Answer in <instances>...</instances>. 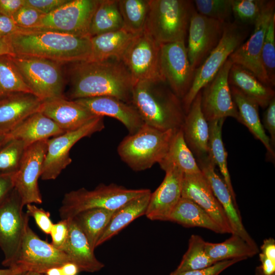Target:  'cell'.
<instances>
[{
  "label": "cell",
  "instance_id": "obj_1",
  "mask_svg": "<svg viewBox=\"0 0 275 275\" xmlns=\"http://www.w3.org/2000/svg\"><path fill=\"white\" fill-rule=\"evenodd\" d=\"M70 64L67 99L112 96L131 103L134 82L121 60L111 59Z\"/></svg>",
  "mask_w": 275,
  "mask_h": 275
},
{
  "label": "cell",
  "instance_id": "obj_2",
  "mask_svg": "<svg viewBox=\"0 0 275 275\" xmlns=\"http://www.w3.org/2000/svg\"><path fill=\"white\" fill-rule=\"evenodd\" d=\"M90 37L44 30H20L8 36L13 56L46 59L61 64L88 61Z\"/></svg>",
  "mask_w": 275,
  "mask_h": 275
},
{
  "label": "cell",
  "instance_id": "obj_3",
  "mask_svg": "<svg viewBox=\"0 0 275 275\" xmlns=\"http://www.w3.org/2000/svg\"><path fill=\"white\" fill-rule=\"evenodd\" d=\"M131 104L146 124L164 131L182 128L186 114L181 100L166 82L146 80L135 83Z\"/></svg>",
  "mask_w": 275,
  "mask_h": 275
},
{
  "label": "cell",
  "instance_id": "obj_4",
  "mask_svg": "<svg viewBox=\"0 0 275 275\" xmlns=\"http://www.w3.org/2000/svg\"><path fill=\"white\" fill-rule=\"evenodd\" d=\"M177 131L161 130L144 124L122 140L117 147L118 153L133 171L147 170L163 159Z\"/></svg>",
  "mask_w": 275,
  "mask_h": 275
},
{
  "label": "cell",
  "instance_id": "obj_5",
  "mask_svg": "<svg viewBox=\"0 0 275 275\" xmlns=\"http://www.w3.org/2000/svg\"><path fill=\"white\" fill-rule=\"evenodd\" d=\"M145 30L160 44L185 41L196 10L192 1L149 0Z\"/></svg>",
  "mask_w": 275,
  "mask_h": 275
},
{
  "label": "cell",
  "instance_id": "obj_6",
  "mask_svg": "<svg viewBox=\"0 0 275 275\" xmlns=\"http://www.w3.org/2000/svg\"><path fill=\"white\" fill-rule=\"evenodd\" d=\"M150 191L149 189H128L115 183L100 184L92 190L82 187L64 195L59 215L61 219H68L80 212L93 208L116 210Z\"/></svg>",
  "mask_w": 275,
  "mask_h": 275
},
{
  "label": "cell",
  "instance_id": "obj_7",
  "mask_svg": "<svg viewBox=\"0 0 275 275\" xmlns=\"http://www.w3.org/2000/svg\"><path fill=\"white\" fill-rule=\"evenodd\" d=\"M249 34L244 24L236 21L226 22L219 42L195 71L191 87L181 99L185 114L198 93L214 77L229 56L246 40Z\"/></svg>",
  "mask_w": 275,
  "mask_h": 275
},
{
  "label": "cell",
  "instance_id": "obj_8",
  "mask_svg": "<svg viewBox=\"0 0 275 275\" xmlns=\"http://www.w3.org/2000/svg\"><path fill=\"white\" fill-rule=\"evenodd\" d=\"M12 59L26 85L42 101L65 97L63 64L33 57L12 56Z\"/></svg>",
  "mask_w": 275,
  "mask_h": 275
},
{
  "label": "cell",
  "instance_id": "obj_9",
  "mask_svg": "<svg viewBox=\"0 0 275 275\" xmlns=\"http://www.w3.org/2000/svg\"><path fill=\"white\" fill-rule=\"evenodd\" d=\"M68 262L71 261L65 253L41 239L28 223L18 252L10 268L19 272L45 274L49 269Z\"/></svg>",
  "mask_w": 275,
  "mask_h": 275
},
{
  "label": "cell",
  "instance_id": "obj_10",
  "mask_svg": "<svg viewBox=\"0 0 275 275\" xmlns=\"http://www.w3.org/2000/svg\"><path fill=\"white\" fill-rule=\"evenodd\" d=\"M160 44L145 30L136 35L123 53L121 61L134 84L141 81L165 82L160 71Z\"/></svg>",
  "mask_w": 275,
  "mask_h": 275
},
{
  "label": "cell",
  "instance_id": "obj_11",
  "mask_svg": "<svg viewBox=\"0 0 275 275\" xmlns=\"http://www.w3.org/2000/svg\"><path fill=\"white\" fill-rule=\"evenodd\" d=\"M21 199L14 189L0 204V249L4 266L10 268L18 252L29 215L23 212Z\"/></svg>",
  "mask_w": 275,
  "mask_h": 275
},
{
  "label": "cell",
  "instance_id": "obj_12",
  "mask_svg": "<svg viewBox=\"0 0 275 275\" xmlns=\"http://www.w3.org/2000/svg\"><path fill=\"white\" fill-rule=\"evenodd\" d=\"M104 127L103 117H97L76 130L66 131L48 139L41 179H56L71 163L69 156L71 148L81 139L101 131Z\"/></svg>",
  "mask_w": 275,
  "mask_h": 275
},
{
  "label": "cell",
  "instance_id": "obj_13",
  "mask_svg": "<svg viewBox=\"0 0 275 275\" xmlns=\"http://www.w3.org/2000/svg\"><path fill=\"white\" fill-rule=\"evenodd\" d=\"M100 1L68 0L54 11L45 15L38 25L32 30H49L78 36L90 37L91 19Z\"/></svg>",
  "mask_w": 275,
  "mask_h": 275
},
{
  "label": "cell",
  "instance_id": "obj_14",
  "mask_svg": "<svg viewBox=\"0 0 275 275\" xmlns=\"http://www.w3.org/2000/svg\"><path fill=\"white\" fill-rule=\"evenodd\" d=\"M274 8V1H265L260 14L254 23L252 33L229 57L232 63L249 70L269 86H270L262 64L261 51L267 28L275 14Z\"/></svg>",
  "mask_w": 275,
  "mask_h": 275
},
{
  "label": "cell",
  "instance_id": "obj_15",
  "mask_svg": "<svg viewBox=\"0 0 275 275\" xmlns=\"http://www.w3.org/2000/svg\"><path fill=\"white\" fill-rule=\"evenodd\" d=\"M160 68L165 82L181 100L190 88L195 74L185 41L160 45Z\"/></svg>",
  "mask_w": 275,
  "mask_h": 275
},
{
  "label": "cell",
  "instance_id": "obj_16",
  "mask_svg": "<svg viewBox=\"0 0 275 275\" xmlns=\"http://www.w3.org/2000/svg\"><path fill=\"white\" fill-rule=\"evenodd\" d=\"M226 22L212 19L195 10L190 19L186 47L188 59L195 71L219 42Z\"/></svg>",
  "mask_w": 275,
  "mask_h": 275
},
{
  "label": "cell",
  "instance_id": "obj_17",
  "mask_svg": "<svg viewBox=\"0 0 275 275\" xmlns=\"http://www.w3.org/2000/svg\"><path fill=\"white\" fill-rule=\"evenodd\" d=\"M232 64L228 58L214 77L201 90V109L208 122L228 117L239 121L228 82L229 72Z\"/></svg>",
  "mask_w": 275,
  "mask_h": 275
},
{
  "label": "cell",
  "instance_id": "obj_18",
  "mask_svg": "<svg viewBox=\"0 0 275 275\" xmlns=\"http://www.w3.org/2000/svg\"><path fill=\"white\" fill-rule=\"evenodd\" d=\"M47 141H39L29 146L18 170L14 174V188L24 206L42 203L38 180L42 174Z\"/></svg>",
  "mask_w": 275,
  "mask_h": 275
},
{
  "label": "cell",
  "instance_id": "obj_19",
  "mask_svg": "<svg viewBox=\"0 0 275 275\" xmlns=\"http://www.w3.org/2000/svg\"><path fill=\"white\" fill-rule=\"evenodd\" d=\"M181 197L191 200L203 209L225 233L233 234L222 206L215 198L208 181L202 172L183 175Z\"/></svg>",
  "mask_w": 275,
  "mask_h": 275
},
{
  "label": "cell",
  "instance_id": "obj_20",
  "mask_svg": "<svg viewBox=\"0 0 275 275\" xmlns=\"http://www.w3.org/2000/svg\"><path fill=\"white\" fill-rule=\"evenodd\" d=\"M164 171L163 180L151 194L145 214L150 220L169 221L171 213L181 198L183 173L174 166Z\"/></svg>",
  "mask_w": 275,
  "mask_h": 275
},
{
  "label": "cell",
  "instance_id": "obj_21",
  "mask_svg": "<svg viewBox=\"0 0 275 275\" xmlns=\"http://www.w3.org/2000/svg\"><path fill=\"white\" fill-rule=\"evenodd\" d=\"M198 166L208 181L212 191L222 206L229 221L233 234H236L249 244L258 249L255 241L250 236L243 224L240 212L224 180L215 171V164L208 156L197 160Z\"/></svg>",
  "mask_w": 275,
  "mask_h": 275
},
{
  "label": "cell",
  "instance_id": "obj_22",
  "mask_svg": "<svg viewBox=\"0 0 275 275\" xmlns=\"http://www.w3.org/2000/svg\"><path fill=\"white\" fill-rule=\"evenodd\" d=\"M94 115L107 116L122 123L129 134L138 131L145 124L134 106L112 96H99L75 100Z\"/></svg>",
  "mask_w": 275,
  "mask_h": 275
},
{
  "label": "cell",
  "instance_id": "obj_23",
  "mask_svg": "<svg viewBox=\"0 0 275 275\" xmlns=\"http://www.w3.org/2000/svg\"><path fill=\"white\" fill-rule=\"evenodd\" d=\"M39 112L65 132L76 130L98 117L75 101L65 97L43 100Z\"/></svg>",
  "mask_w": 275,
  "mask_h": 275
},
{
  "label": "cell",
  "instance_id": "obj_24",
  "mask_svg": "<svg viewBox=\"0 0 275 275\" xmlns=\"http://www.w3.org/2000/svg\"><path fill=\"white\" fill-rule=\"evenodd\" d=\"M42 101L31 93L15 92L0 96V133H8L30 115L39 112Z\"/></svg>",
  "mask_w": 275,
  "mask_h": 275
},
{
  "label": "cell",
  "instance_id": "obj_25",
  "mask_svg": "<svg viewBox=\"0 0 275 275\" xmlns=\"http://www.w3.org/2000/svg\"><path fill=\"white\" fill-rule=\"evenodd\" d=\"M201 91L185 115L181 129L185 142L197 160L208 156L209 128L201 109Z\"/></svg>",
  "mask_w": 275,
  "mask_h": 275
},
{
  "label": "cell",
  "instance_id": "obj_26",
  "mask_svg": "<svg viewBox=\"0 0 275 275\" xmlns=\"http://www.w3.org/2000/svg\"><path fill=\"white\" fill-rule=\"evenodd\" d=\"M68 235L61 251L78 267L80 272L93 273L101 270L103 263L94 255L84 233L72 219H68Z\"/></svg>",
  "mask_w": 275,
  "mask_h": 275
},
{
  "label": "cell",
  "instance_id": "obj_27",
  "mask_svg": "<svg viewBox=\"0 0 275 275\" xmlns=\"http://www.w3.org/2000/svg\"><path fill=\"white\" fill-rule=\"evenodd\" d=\"M65 132L51 119L39 111L30 115L6 134L8 142L19 140L28 147Z\"/></svg>",
  "mask_w": 275,
  "mask_h": 275
},
{
  "label": "cell",
  "instance_id": "obj_28",
  "mask_svg": "<svg viewBox=\"0 0 275 275\" xmlns=\"http://www.w3.org/2000/svg\"><path fill=\"white\" fill-rule=\"evenodd\" d=\"M228 82L247 97L255 101L262 108H266L275 98V91L244 67L232 64L229 72Z\"/></svg>",
  "mask_w": 275,
  "mask_h": 275
},
{
  "label": "cell",
  "instance_id": "obj_29",
  "mask_svg": "<svg viewBox=\"0 0 275 275\" xmlns=\"http://www.w3.org/2000/svg\"><path fill=\"white\" fill-rule=\"evenodd\" d=\"M230 87L232 99L239 114V122L244 124L252 134L262 143L269 157L274 159V151L260 119L258 104L236 88L231 86Z\"/></svg>",
  "mask_w": 275,
  "mask_h": 275
},
{
  "label": "cell",
  "instance_id": "obj_30",
  "mask_svg": "<svg viewBox=\"0 0 275 275\" xmlns=\"http://www.w3.org/2000/svg\"><path fill=\"white\" fill-rule=\"evenodd\" d=\"M134 35L124 28L90 38L91 61H101L121 58L134 37Z\"/></svg>",
  "mask_w": 275,
  "mask_h": 275
},
{
  "label": "cell",
  "instance_id": "obj_31",
  "mask_svg": "<svg viewBox=\"0 0 275 275\" xmlns=\"http://www.w3.org/2000/svg\"><path fill=\"white\" fill-rule=\"evenodd\" d=\"M151 191L134 199L117 210L97 241L96 247L118 234L135 218L145 215Z\"/></svg>",
  "mask_w": 275,
  "mask_h": 275
},
{
  "label": "cell",
  "instance_id": "obj_32",
  "mask_svg": "<svg viewBox=\"0 0 275 275\" xmlns=\"http://www.w3.org/2000/svg\"><path fill=\"white\" fill-rule=\"evenodd\" d=\"M169 221L185 227H201L217 233L223 230L201 207L191 200L181 198L171 213Z\"/></svg>",
  "mask_w": 275,
  "mask_h": 275
},
{
  "label": "cell",
  "instance_id": "obj_33",
  "mask_svg": "<svg viewBox=\"0 0 275 275\" xmlns=\"http://www.w3.org/2000/svg\"><path fill=\"white\" fill-rule=\"evenodd\" d=\"M158 164L163 171L171 166L177 167L184 175L201 172L195 156L185 142L181 128L175 133L168 152Z\"/></svg>",
  "mask_w": 275,
  "mask_h": 275
},
{
  "label": "cell",
  "instance_id": "obj_34",
  "mask_svg": "<svg viewBox=\"0 0 275 275\" xmlns=\"http://www.w3.org/2000/svg\"><path fill=\"white\" fill-rule=\"evenodd\" d=\"M115 210L93 208L77 214L72 219L86 235L94 251L97 241L107 226Z\"/></svg>",
  "mask_w": 275,
  "mask_h": 275
},
{
  "label": "cell",
  "instance_id": "obj_35",
  "mask_svg": "<svg viewBox=\"0 0 275 275\" xmlns=\"http://www.w3.org/2000/svg\"><path fill=\"white\" fill-rule=\"evenodd\" d=\"M205 252L215 262L225 260L253 257L259 252L239 236L232 234L225 241L219 243L205 242Z\"/></svg>",
  "mask_w": 275,
  "mask_h": 275
},
{
  "label": "cell",
  "instance_id": "obj_36",
  "mask_svg": "<svg viewBox=\"0 0 275 275\" xmlns=\"http://www.w3.org/2000/svg\"><path fill=\"white\" fill-rule=\"evenodd\" d=\"M123 28L118 0H100L91 19L90 37Z\"/></svg>",
  "mask_w": 275,
  "mask_h": 275
},
{
  "label": "cell",
  "instance_id": "obj_37",
  "mask_svg": "<svg viewBox=\"0 0 275 275\" xmlns=\"http://www.w3.org/2000/svg\"><path fill=\"white\" fill-rule=\"evenodd\" d=\"M225 119H221L208 122L209 128L208 156L215 166L218 167L223 177V180L234 202L236 203V196L228 169L227 153L222 140V130Z\"/></svg>",
  "mask_w": 275,
  "mask_h": 275
},
{
  "label": "cell",
  "instance_id": "obj_38",
  "mask_svg": "<svg viewBox=\"0 0 275 275\" xmlns=\"http://www.w3.org/2000/svg\"><path fill=\"white\" fill-rule=\"evenodd\" d=\"M123 28L138 35L145 27L149 11V0H118Z\"/></svg>",
  "mask_w": 275,
  "mask_h": 275
},
{
  "label": "cell",
  "instance_id": "obj_39",
  "mask_svg": "<svg viewBox=\"0 0 275 275\" xmlns=\"http://www.w3.org/2000/svg\"><path fill=\"white\" fill-rule=\"evenodd\" d=\"M205 242L200 236L191 235L187 251L177 268L170 274L203 269L216 263L206 254Z\"/></svg>",
  "mask_w": 275,
  "mask_h": 275
},
{
  "label": "cell",
  "instance_id": "obj_40",
  "mask_svg": "<svg viewBox=\"0 0 275 275\" xmlns=\"http://www.w3.org/2000/svg\"><path fill=\"white\" fill-rule=\"evenodd\" d=\"M15 92L33 94L13 63L12 56H0V96Z\"/></svg>",
  "mask_w": 275,
  "mask_h": 275
},
{
  "label": "cell",
  "instance_id": "obj_41",
  "mask_svg": "<svg viewBox=\"0 0 275 275\" xmlns=\"http://www.w3.org/2000/svg\"><path fill=\"white\" fill-rule=\"evenodd\" d=\"M28 146L19 140L8 142L0 149V174H14L18 170Z\"/></svg>",
  "mask_w": 275,
  "mask_h": 275
},
{
  "label": "cell",
  "instance_id": "obj_42",
  "mask_svg": "<svg viewBox=\"0 0 275 275\" xmlns=\"http://www.w3.org/2000/svg\"><path fill=\"white\" fill-rule=\"evenodd\" d=\"M262 64L271 87L275 85V14L267 28L261 51Z\"/></svg>",
  "mask_w": 275,
  "mask_h": 275
},
{
  "label": "cell",
  "instance_id": "obj_43",
  "mask_svg": "<svg viewBox=\"0 0 275 275\" xmlns=\"http://www.w3.org/2000/svg\"><path fill=\"white\" fill-rule=\"evenodd\" d=\"M197 12L202 15L225 22L232 14V0H196L193 1Z\"/></svg>",
  "mask_w": 275,
  "mask_h": 275
},
{
  "label": "cell",
  "instance_id": "obj_44",
  "mask_svg": "<svg viewBox=\"0 0 275 275\" xmlns=\"http://www.w3.org/2000/svg\"><path fill=\"white\" fill-rule=\"evenodd\" d=\"M264 0H232V14L236 22L254 24L259 16Z\"/></svg>",
  "mask_w": 275,
  "mask_h": 275
},
{
  "label": "cell",
  "instance_id": "obj_45",
  "mask_svg": "<svg viewBox=\"0 0 275 275\" xmlns=\"http://www.w3.org/2000/svg\"><path fill=\"white\" fill-rule=\"evenodd\" d=\"M45 15L36 9L23 6L12 16L16 25L21 30H32L39 24Z\"/></svg>",
  "mask_w": 275,
  "mask_h": 275
},
{
  "label": "cell",
  "instance_id": "obj_46",
  "mask_svg": "<svg viewBox=\"0 0 275 275\" xmlns=\"http://www.w3.org/2000/svg\"><path fill=\"white\" fill-rule=\"evenodd\" d=\"M26 206V214L29 216L33 217L36 224L42 232L46 234H49L53 224L50 218L49 213L33 204H28Z\"/></svg>",
  "mask_w": 275,
  "mask_h": 275
},
{
  "label": "cell",
  "instance_id": "obj_47",
  "mask_svg": "<svg viewBox=\"0 0 275 275\" xmlns=\"http://www.w3.org/2000/svg\"><path fill=\"white\" fill-rule=\"evenodd\" d=\"M245 260L243 258L232 259L218 261L207 267L193 271H185L170 275H219L223 271L236 263Z\"/></svg>",
  "mask_w": 275,
  "mask_h": 275
},
{
  "label": "cell",
  "instance_id": "obj_48",
  "mask_svg": "<svg viewBox=\"0 0 275 275\" xmlns=\"http://www.w3.org/2000/svg\"><path fill=\"white\" fill-rule=\"evenodd\" d=\"M68 230V219H61L53 224L49 234L52 240L51 243L61 250L67 238Z\"/></svg>",
  "mask_w": 275,
  "mask_h": 275
},
{
  "label": "cell",
  "instance_id": "obj_49",
  "mask_svg": "<svg viewBox=\"0 0 275 275\" xmlns=\"http://www.w3.org/2000/svg\"><path fill=\"white\" fill-rule=\"evenodd\" d=\"M68 0H24V5L33 8L44 15L54 11Z\"/></svg>",
  "mask_w": 275,
  "mask_h": 275
},
{
  "label": "cell",
  "instance_id": "obj_50",
  "mask_svg": "<svg viewBox=\"0 0 275 275\" xmlns=\"http://www.w3.org/2000/svg\"><path fill=\"white\" fill-rule=\"evenodd\" d=\"M266 108L263 118V126L270 135V144L274 150L275 147V98L271 101Z\"/></svg>",
  "mask_w": 275,
  "mask_h": 275
},
{
  "label": "cell",
  "instance_id": "obj_51",
  "mask_svg": "<svg viewBox=\"0 0 275 275\" xmlns=\"http://www.w3.org/2000/svg\"><path fill=\"white\" fill-rule=\"evenodd\" d=\"M14 174H0V204L14 188Z\"/></svg>",
  "mask_w": 275,
  "mask_h": 275
},
{
  "label": "cell",
  "instance_id": "obj_52",
  "mask_svg": "<svg viewBox=\"0 0 275 275\" xmlns=\"http://www.w3.org/2000/svg\"><path fill=\"white\" fill-rule=\"evenodd\" d=\"M23 6L24 0H0V14L12 18Z\"/></svg>",
  "mask_w": 275,
  "mask_h": 275
},
{
  "label": "cell",
  "instance_id": "obj_53",
  "mask_svg": "<svg viewBox=\"0 0 275 275\" xmlns=\"http://www.w3.org/2000/svg\"><path fill=\"white\" fill-rule=\"evenodd\" d=\"M13 19L0 14V36L8 37L20 31Z\"/></svg>",
  "mask_w": 275,
  "mask_h": 275
},
{
  "label": "cell",
  "instance_id": "obj_54",
  "mask_svg": "<svg viewBox=\"0 0 275 275\" xmlns=\"http://www.w3.org/2000/svg\"><path fill=\"white\" fill-rule=\"evenodd\" d=\"M260 249L261 253L275 262V240L273 238L264 239Z\"/></svg>",
  "mask_w": 275,
  "mask_h": 275
},
{
  "label": "cell",
  "instance_id": "obj_55",
  "mask_svg": "<svg viewBox=\"0 0 275 275\" xmlns=\"http://www.w3.org/2000/svg\"><path fill=\"white\" fill-rule=\"evenodd\" d=\"M261 265L259 266L262 272L266 275L275 274V262L268 258L264 254H259Z\"/></svg>",
  "mask_w": 275,
  "mask_h": 275
},
{
  "label": "cell",
  "instance_id": "obj_56",
  "mask_svg": "<svg viewBox=\"0 0 275 275\" xmlns=\"http://www.w3.org/2000/svg\"><path fill=\"white\" fill-rule=\"evenodd\" d=\"M64 275H77L79 269L76 264L72 262H68L61 266Z\"/></svg>",
  "mask_w": 275,
  "mask_h": 275
},
{
  "label": "cell",
  "instance_id": "obj_57",
  "mask_svg": "<svg viewBox=\"0 0 275 275\" xmlns=\"http://www.w3.org/2000/svg\"><path fill=\"white\" fill-rule=\"evenodd\" d=\"M10 55L13 56L8 37L0 36V56Z\"/></svg>",
  "mask_w": 275,
  "mask_h": 275
},
{
  "label": "cell",
  "instance_id": "obj_58",
  "mask_svg": "<svg viewBox=\"0 0 275 275\" xmlns=\"http://www.w3.org/2000/svg\"><path fill=\"white\" fill-rule=\"evenodd\" d=\"M45 274L46 275H64L61 266L51 268Z\"/></svg>",
  "mask_w": 275,
  "mask_h": 275
},
{
  "label": "cell",
  "instance_id": "obj_59",
  "mask_svg": "<svg viewBox=\"0 0 275 275\" xmlns=\"http://www.w3.org/2000/svg\"><path fill=\"white\" fill-rule=\"evenodd\" d=\"M18 272H20L12 268L0 269V275H13Z\"/></svg>",
  "mask_w": 275,
  "mask_h": 275
},
{
  "label": "cell",
  "instance_id": "obj_60",
  "mask_svg": "<svg viewBox=\"0 0 275 275\" xmlns=\"http://www.w3.org/2000/svg\"><path fill=\"white\" fill-rule=\"evenodd\" d=\"M6 133H0V149L8 142Z\"/></svg>",
  "mask_w": 275,
  "mask_h": 275
},
{
  "label": "cell",
  "instance_id": "obj_61",
  "mask_svg": "<svg viewBox=\"0 0 275 275\" xmlns=\"http://www.w3.org/2000/svg\"><path fill=\"white\" fill-rule=\"evenodd\" d=\"M13 275H46V274L40 273L32 271L20 272Z\"/></svg>",
  "mask_w": 275,
  "mask_h": 275
},
{
  "label": "cell",
  "instance_id": "obj_62",
  "mask_svg": "<svg viewBox=\"0 0 275 275\" xmlns=\"http://www.w3.org/2000/svg\"><path fill=\"white\" fill-rule=\"evenodd\" d=\"M255 275H266V274H265L264 273H263L262 272V271H261V269H260V267L258 266V267H257L256 268V269ZM272 275H275V274H272Z\"/></svg>",
  "mask_w": 275,
  "mask_h": 275
}]
</instances>
